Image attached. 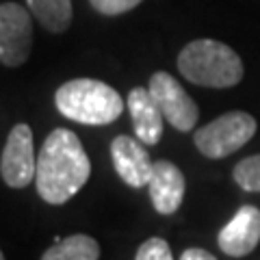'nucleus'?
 I'll list each match as a JSON object with an SVG mask.
<instances>
[{
    "mask_svg": "<svg viewBox=\"0 0 260 260\" xmlns=\"http://www.w3.org/2000/svg\"><path fill=\"white\" fill-rule=\"evenodd\" d=\"M91 162L78 137L68 128H54L37 154V193L44 202L61 206L87 184Z\"/></svg>",
    "mask_w": 260,
    "mask_h": 260,
    "instance_id": "1",
    "label": "nucleus"
},
{
    "mask_svg": "<svg viewBox=\"0 0 260 260\" xmlns=\"http://www.w3.org/2000/svg\"><path fill=\"white\" fill-rule=\"evenodd\" d=\"M61 115L85 126H107L124 113V100L111 85L95 78H74L54 93Z\"/></svg>",
    "mask_w": 260,
    "mask_h": 260,
    "instance_id": "2",
    "label": "nucleus"
},
{
    "mask_svg": "<svg viewBox=\"0 0 260 260\" xmlns=\"http://www.w3.org/2000/svg\"><path fill=\"white\" fill-rule=\"evenodd\" d=\"M178 70L193 85L228 89L241 83V56L217 39H195L178 54Z\"/></svg>",
    "mask_w": 260,
    "mask_h": 260,
    "instance_id": "3",
    "label": "nucleus"
},
{
    "mask_svg": "<svg viewBox=\"0 0 260 260\" xmlns=\"http://www.w3.org/2000/svg\"><path fill=\"white\" fill-rule=\"evenodd\" d=\"M256 119L245 111H230L202 126L193 141L206 158H225L241 150L256 135Z\"/></svg>",
    "mask_w": 260,
    "mask_h": 260,
    "instance_id": "4",
    "label": "nucleus"
},
{
    "mask_svg": "<svg viewBox=\"0 0 260 260\" xmlns=\"http://www.w3.org/2000/svg\"><path fill=\"white\" fill-rule=\"evenodd\" d=\"M148 89L154 102L158 104L165 121H169L180 133H189V130L195 128L200 117V109L172 74H167V72L152 74Z\"/></svg>",
    "mask_w": 260,
    "mask_h": 260,
    "instance_id": "5",
    "label": "nucleus"
},
{
    "mask_svg": "<svg viewBox=\"0 0 260 260\" xmlns=\"http://www.w3.org/2000/svg\"><path fill=\"white\" fill-rule=\"evenodd\" d=\"M0 174L7 186L26 189L37 176V156L32 150V130L26 124H15L0 156Z\"/></svg>",
    "mask_w": 260,
    "mask_h": 260,
    "instance_id": "6",
    "label": "nucleus"
},
{
    "mask_svg": "<svg viewBox=\"0 0 260 260\" xmlns=\"http://www.w3.org/2000/svg\"><path fill=\"white\" fill-rule=\"evenodd\" d=\"M32 46V18L18 3L0 5V61L5 68H20Z\"/></svg>",
    "mask_w": 260,
    "mask_h": 260,
    "instance_id": "7",
    "label": "nucleus"
},
{
    "mask_svg": "<svg viewBox=\"0 0 260 260\" xmlns=\"http://www.w3.org/2000/svg\"><path fill=\"white\" fill-rule=\"evenodd\" d=\"M111 158L117 176L128 186L141 189V186L150 184L154 162L145 150V143H141L139 139H133L126 135L115 137L111 143Z\"/></svg>",
    "mask_w": 260,
    "mask_h": 260,
    "instance_id": "8",
    "label": "nucleus"
},
{
    "mask_svg": "<svg viewBox=\"0 0 260 260\" xmlns=\"http://www.w3.org/2000/svg\"><path fill=\"white\" fill-rule=\"evenodd\" d=\"M260 243V210L245 204L237 210L217 237V245L223 254L232 258H243L251 254Z\"/></svg>",
    "mask_w": 260,
    "mask_h": 260,
    "instance_id": "9",
    "label": "nucleus"
},
{
    "mask_svg": "<svg viewBox=\"0 0 260 260\" xmlns=\"http://www.w3.org/2000/svg\"><path fill=\"white\" fill-rule=\"evenodd\" d=\"M184 174L180 172V167L172 160L160 158L154 162V172L150 178L148 191L152 206L156 208V213L160 215H174L178 208L182 206L184 200Z\"/></svg>",
    "mask_w": 260,
    "mask_h": 260,
    "instance_id": "10",
    "label": "nucleus"
},
{
    "mask_svg": "<svg viewBox=\"0 0 260 260\" xmlns=\"http://www.w3.org/2000/svg\"><path fill=\"white\" fill-rule=\"evenodd\" d=\"M126 107L130 111V117H133L137 139L145 145H156L162 135V121H165V117H162L158 104L154 102L150 89L145 87L130 89Z\"/></svg>",
    "mask_w": 260,
    "mask_h": 260,
    "instance_id": "11",
    "label": "nucleus"
},
{
    "mask_svg": "<svg viewBox=\"0 0 260 260\" xmlns=\"http://www.w3.org/2000/svg\"><path fill=\"white\" fill-rule=\"evenodd\" d=\"M100 258V245L98 241L87 234H72L56 241L52 247L44 251L42 260H98Z\"/></svg>",
    "mask_w": 260,
    "mask_h": 260,
    "instance_id": "12",
    "label": "nucleus"
},
{
    "mask_svg": "<svg viewBox=\"0 0 260 260\" xmlns=\"http://www.w3.org/2000/svg\"><path fill=\"white\" fill-rule=\"evenodd\" d=\"M28 9L46 30L63 32L72 24V0H26Z\"/></svg>",
    "mask_w": 260,
    "mask_h": 260,
    "instance_id": "13",
    "label": "nucleus"
},
{
    "mask_svg": "<svg viewBox=\"0 0 260 260\" xmlns=\"http://www.w3.org/2000/svg\"><path fill=\"white\" fill-rule=\"evenodd\" d=\"M234 182L247 193H260V154L243 158L234 167Z\"/></svg>",
    "mask_w": 260,
    "mask_h": 260,
    "instance_id": "14",
    "label": "nucleus"
},
{
    "mask_svg": "<svg viewBox=\"0 0 260 260\" xmlns=\"http://www.w3.org/2000/svg\"><path fill=\"white\" fill-rule=\"evenodd\" d=\"M135 260H174V256H172V247H169L165 239L152 237L139 245Z\"/></svg>",
    "mask_w": 260,
    "mask_h": 260,
    "instance_id": "15",
    "label": "nucleus"
},
{
    "mask_svg": "<svg viewBox=\"0 0 260 260\" xmlns=\"http://www.w3.org/2000/svg\"><path fill=\"white\" fill-rule=\"evenodd\" d=\"M141 3L143 0H89V5L102 15H121L139 7Z\"/></svg>",
    "mask_w": 260,
    "mask_h": 260,
    "instance_id": "16",
    "label": "nucleus"
},
{
    "mask_svg": "<svg viewBox=\"0 0 260 260\" xmlns=\"http://www.w3.org/2000/svg\"><path fill=\"white\" fill-rule=\"evenodd\" d=\"M180 260H217V258L210 254V251L202 249V247H189V249L182 251Z\"/></svg>",
    "mask_w": 260,
    "mask_h": 260,
    "instance_id": "17",
    "label": "nucleus"
},
{
    "mask_svg": "<svg viewBox=\"0 0 260 260\" xmlns=\"http://www.w3.org/2000/svg\"><path fill=\"white\" fill-rule=\"evenodd\" d=\"M0 260H7V258H5V254H0Z\"/></svg>",
    "mask_w": 260,
    "mask_h": 260,
    "instance_id": "18",
    "label": "nucleus"
}]
</instances>
